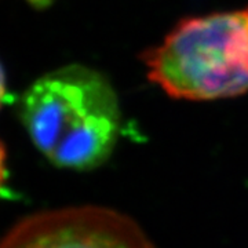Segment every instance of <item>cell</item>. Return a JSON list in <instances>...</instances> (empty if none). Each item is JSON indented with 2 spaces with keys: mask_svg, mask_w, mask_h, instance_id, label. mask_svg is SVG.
Wrapping results in <instances>:
<instances>
[{
  "mask_svg": "<svg viewBox=\"0 0 248 248\" xmlns=\"http://www.w3.org/2000/svg\"><path fill=\"white\" fill-rule=\"evenodd\" d=\"M0 248H157L138 222L104 205L35 213L0 240Z\"/></svg>",
  "mask_w": 248,
  "mask_h": 248,
  "instance_id": "3",
  "label": "cell"
},
{
  "mask_svg": "<svg viewBox=\"0 0 248 248\" xmlns=\"http://www.w3.org/2000/svg\"><path fill=\"white\" fill-rule=\"evenodd\" d=\"M19 116L29 137L53 164L87 171L115 149L120 107L99 72L71 65L37 79L21 98Z\"/></svg>",
  "mask_w": 248,
  "mask_h": 248,
  "instance_id": "1",
  "label": "cell"
},
{
  "mask_svg": "<svg viewBox=\"0 0 248 248\" xmlns=\"http://www.w3.org/2000/svg\"><path fill=\"white\" fill-rule=\"evenodd\" d=\"M31 4H33L35 7H46L48 6L50 3H53L54 0H28Z\"/></svg>",
  "mask_w": 248,
  "mask_h": 248,
  "instance_id": "6",
  "label": "cell"
},
{
  "mask_svg": "<svg viewBox=\"0 0 248 248\" xmlns=\"http://www.w3.org/2000/svg\"><path fill=\"white\" fill-rule=\"evenodd\" d=\"M152 81L174 98L208 101L248 91V7L189 18L143 55Z\"/></svg>",
  "mask_w": 248,
  "mask_h": 248,
  "instance_id": "2",
  "label": "cell"
},
{
  "mask_svg": "<svg viewBox=\"0 0 248 248\" xmlns=\"http://www.w3.org/2000/svg\"><path fill=\"white\" fill-rule=\"evenodd\" d=\"M4 97H6V78H4V72L0 65V107L4 101Z\"/></svg>",
  "mask_w": 248,
  "mask_h": 248,
  "instance_id": "5",
  "label": "cell"
},
{
  "mask_svg": "<svg viewBox=\"0 0 248 248\" xmlns=\"http://www.w3.org/2000/svg\"><path fill=\"white\" fill-rule=\"evenodd\" d=\"M4 161H6V151H4V146L0 142V186H1L4 178H6V163Z\"/></svg>",
  "mask_w": 248,
  "mask_h": 248,
  "instance_id": "4",
  "label": "cell"
}]
</instances>
